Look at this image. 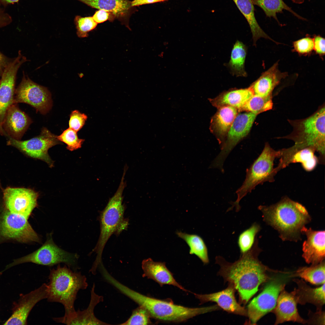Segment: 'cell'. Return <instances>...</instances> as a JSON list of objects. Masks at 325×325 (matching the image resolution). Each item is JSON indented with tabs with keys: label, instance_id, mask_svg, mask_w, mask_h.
<instances>
[{
	"label": "cell",
	"instance_id": "30bf717a",
	"mask_svg": "<svg viewBox=\"0 0 325 325\" xmlns=\"http://www.w3.org/2000/svg\"><path fill=\"white\" fill-rule=\"evenodd\" d=\"M62 144L47 128H42L40 134L30 139L21 141L9 137L7 144L16 147L27 156L46 162L50 168L54 162L48 153L49 148Z\"/></svg>",
	"mask_w": 325,
	"mask_h": 325
},
{
	"label": "cell",
	"instance_id": "603a6c76",
	"mask_svg": "<svg viewBox=\"0 0 325 325\" xmlns=\"http://www.w3.org/2000/svg\"><path fill=\"white\" fill-rule=\"evenodd\" d=\"M142 268L143 277L153 280L161 286L165 284L172 285L187 292L176 281L172 273L166 267L165 262H154L149 258L143 261Z\"/></svg>",
	"mask_w": 325,
	"mask_h": 325
},
{
	"label": "cell",
	"instance_id": "d590c367",
	"mask_svg": "<svg viewBox=\"0 0 325 325\" xmlns=\"http://www.w3.org/2000/svg\"><path fill=\"white\" fill-rule=\"evenodd\" d=\"M77 132L69 128L59 135H56V138L59 141L67 144V150L73 151L81 148L85 141L84 139L79 138Z\"/></svg>",
	"mask_w": 325,
	"mask_h": 325
},
{
	"label": "cell",
	"instance_id": "5b68a950",
	"mask_svg": "<svg viewBox=\"0 0 325 325\" xmlns=\"http://www.w3.org/2000/svg\"><path fill=\"white\" fill-rule=\"evenodd\" d=\"M116 288L120 292L145 308L151 317L166 322H181L200 314L218 310L217 305L190 308L174 304L172 301L160 300L146 296L118 283Z\"/></svg>",
	"mask_w": 325,
	"mask_h": 325
},
{
	"label": "cell",
	"instance_id": "ac0fdd59",
	"mask_svg": "<svg viewBox=\"0 0 325 325\" xmlns=\"http://www.w3.org/2000/svg\"><path fill=\"white\" fill-rule=\"evenodd\" d=\"M235 289L233 286L230 284L226 289L218 292L206 294L194 293V295L201 304L208 302H215L220 308L229 313L247 316V310L236 300Z\"/></svg>",
	"mask_w": 325,
	"mask_h": 325
},
{
	"label": "cell",
	"instance_id": "cb8c5ba5",
	"mask_svg": "<svg viewBox=\"0 0 325 325\" xmlns=\"http://www.w3.org/2000/svg\"><path fill=\"white\" fill-rule=\"evenodd\" d=\"M297 288L292 291L297 303L304 305L307 303L315 305L317 311H322L325 304V283L319 287L312 288L302 280L294 279Z\"/></svg>",
	"mask_w": 325,
	"mask_h": 325
},
{
	"label": "cell",
	"instance_id": "e0dca14e",
	"mask_svg": "<svg viewBox=\"0 0 325 325\" xmlns=\"http://www.w3.org/2000/svg\"><path fill=\"white\" fill-rule=\"evenodd\" d=\"M307 239L302 245V256L306 263L311 265L318 264L325 258V231H315L305 226L301 230Z\"/></svg>",
	"mask_w": 325,
	"mask_h": 325
},
{
	"label": "cell",
	"instance_id": "9a60e30c",
	"mask_svg": "<svg viewBox=\"0 0 325 325\" xmlns=\"http://www.w3.org/2000/svg\"><path fill=\"white\" fill-rule=\"evenodd\" d=\"M39 196L38 192L29 188L8 187L3 191L4 203L6 210L28 219L38 206Z\"/></svg>",
	"mask_w": 325,
	"mask_h": 325
},
{
	"label": "cell",
	"instance_id": "7c38bea8",
	"mask_svg": "<svg viewBox=\"0 0 325 325\" xmlns=\"http://www.w3.org/2000/svg\"><path fill=\"white\" fill-rule=\"evenodd\" d=\"M257 114L251 112L237 114L227 134L221 150L211 165L224 172V162L231 151L249 132Z\"/></svg>",
	"mask_w": 325,
	"mask_h": 325
},
{
	"label": "cell",
	"instance_id": "44dd1931",
	"mask_svg": "<svg viewBox=\"0 0 325 325\" xmlns=\"http://www.w3.org/2000/svg\"><path fill=\"white\" fill-rule=\"evenodd\" d=\"M32 122L29 117L13 104L7 111L2 127L9 137L19 140Z\"/></svg>",
	"mask_w": 325,
	"mask_h": 325
},
{
	"label": "cell",
	"instance_id": "7a4b0ae2",
	"mask_svg": "<svg viewBox=\"0 0 325 325\" xmlns=\"http://www.w3.org/2000/svg\"><path fill=\"white\" fill-rule=\"evenodd\" d=\"M263 221L276 230L284 241H298L301 230L311 220L306 208L287 197L269 206L260 205Z\"/></svg>",
	"mask_w": 325,
	"mask_h": 325
},
{
	"label": "cell",
	"instance_id": "ba28073f",
	"mask_svg": "<svg viewBox=\"0 0 325 325\" xmlns=\"http://www.w3.org/2000/svg\"><path fill=\"white\" fill-rule=\"evenodd\" d=\"M265 283L262 291L249 303L247 316L251 324H255L262 317L275 307L278 296L290 278L293 272L277 271Z\"/></svg>",
	"mask_w": 325,
	"mask_h": 325
},
{
	"label": "cell",
	"instance_id": "6da1fadb",
	"mask_svg": "<svg viewBox=\"0 0 325 325\" xmlns=\"http://www.w3.org/2000/svg\"><path fill=\"white\" fill-rule=\"evenodd\" d=\"M257 237L252 248L241 254L233 263L227 262L222 256L215 257V262L220 266L218 274L232 285L238 292L240 301L246 304L258 290L259 286L271 277L270 274L276 270L270 269L258 259L262 250L258 247Z\"/></svg>",
	"mask_w": 325,
	"mask_h": 325
},
{
	"label": "cell",
	"instance_id": "83f0119b",
	"mask_svg": "<svg viewBox=\"0 0 325 325\" xmlns=\"http://www.w3.org/2000/svg\"><path fill=\"white\" fill-rule=\"evenodd\" d=\"M238 109L228 106L219 107L213 118L212 126L219 137H224L227 134L238 114Z\"/></svg>",
	"mask_w": 325,
	"mask_h": 325
},
{
	"label": "cell",
	"instance_id": "8fae6325",
	"mask_svg": "<svg viewBox=\"0 0 325 325\" xmlns=\"http://www.w3.org/2000/svg\"><path fill=\"white\" fill-rule=\"evenodd\" d=\"M14 104L25 103L45 115L52 106L51 94L48 88L31 80L23 72L21 81L14 92Z\"/></svg>",
	"mask_w": 325,
	"mask_h": 325
},
{
	"label": "cell",
	"instance_id": "277c9868",
	"mask_svg": "<svg viewBox=\"0 0 325 325\" xmlns=\"http://www.w3.org/2000/svg\"><path fill=\"white\" fill-rule=\"evenodd\" d=\"M48 276L47 301L62 304L65 314L60 317L53 318L57 323L65 324L75 314L74 303L80 289L87 288L88 283L86 277L81 272L70 269L66 265L59 264L56 268L50 269Z\"/></svg>",
	"mask_w": 325,
	"mask_h": 325
},
{
	"label": "cell",
	"instance_id": "3957f363",
	"mask_svg": "<svg viewBox=\"0 0 325 325\" xmlns=\"http://www.w3.org/2000/svg\"><path fill=\"white\" fill-rule=\"evenodd\" d=\"M325 107H321L310 116L296 120H289L293 127L292 132L284 138L291 140L294 145L281 150L280 159L287 164L291 157L301 149L310 147L318 154L319 164L325 163Z\"/></svg>",
	"mask_w": 325,
	"mask_h": 325
},
{
	"label": "cell",
	"instance_id": "7402d4cb",
	"mask_svg": "<svg viewBox=\"0 0 325 325\" xmlns=\"http://www.w3.org/2000/svg\"><path fill=\"white\" fill-rule=\"evenodd\" d=\"M278 62L262 73L250 88L254 94L264 98L272 97V92L281 80L288 76L278 69Z\"/></svg>",
	"mask_w": 325,
	"mask_h": 325
},
{
	"label": "cell",
	"instance_id": "836d02e7",
	"mask_svg": "<svg viewBox=\"0 0 325 325\" xmlns=\"http://www.w3.org/2000/svg\"><path fill=\"white\" fill-rule=\"evenodd\" d=\"M261 229L260 225L255 222L240 234L237 243L241 254L247 252L252 248Z\"/></svg>",
	"mask_w": 325,
	"mask_h": 325
},
{
	"label": "cell",
	"instance_id": "8d00e7d4",
	"mask_svg": "<svg viewBox=\"0 0 325 325\" xmlns=\"http://www.w3.org/2000/svg\"><path fill=\"white\" fill-rule=\"evenodd\" d=\"M74 22L77 30V34L80 38H85L88 36V33L94 29L98 23L92 17H82L75 16Z\"/></svg>",
	"mask_w": 325,
	"mask_h": 325
},
{
	"label": "cell",
	"instance_id": "bcb514c9",
	"mask_svg": "<svg viewBox=\"0 0 325 325\" xmlns=\"http://www.w3.org/2000/svg\"><path fill=\"white\" fill-rule=\"evenodd\" d=\"M19 1V0H0V4L5 7L10 4L17 3Z\"/></svg>",
	"mask_w": 325,
	"mask_h": 325
},
{
	"label": "cell",
	"instance_id": "4316f807",
	"mask_svg": "<svg viewBox=\"0 0 325 325\" xmlns=\"http://www.w3.org/2000/svg\"><path fill=\"white\" fill-rule=\"evenodd\" d=\"M253 94L250 87L247 88L234 90L222 94L212 102L215 106L218 107L228 106L240 110Z\"/></svg>",
	"mask_w": 325,
	"mask_h": 325
},
{
	"label": "cell",
	"instance_id": "8992f818",
	"mask_svg": "<svg viewBox=\"0 0 325 325\" xmlns=\"http://www.w3.org/2000/svg\"><path fill=\"white\" fill-rule=\"evenodd\" d=\"M126 171H123L118 187L113 196L109 200L100 216V233L97 243L93 251L96 257L91 269L96 271L102 263V255L107 241L113 234L118 235L127 229L128 221L124 216L125 207L123 204L122 194L126 186L124 181Z\"/></svg>",
	"mask_w": 325,
	"mask_h": 325
},
{
	"label": "cell",
	"instance_id": "b9f144b4",
	"mask_svg": "<svg viewBox=\"0 0 325 325\" xmlns=\"http://www.w3.org/2000/svg\"><path fill=\"white\" fill-rule=\"evenodd\" d=\"M314 50L315 53L322 57L325 55V39L320 36H315L313 38Z\"/></svg>",
	"mask_w": 325,
	"mask_h": 325
},
{
	"label": "cell",
	"instance_id": "52a82bcc",
	"mask_svg": "<svg viewBox=\"0 0 325 325\" xmlns=\"http://www.w3.org/2000/svg\"><path fill=\"white\" fill-rule=\"evenodd\" d=\"M280 150H276L268 143H265L259 156L246 169L245 180L236 191L237 199L231 203L232 206L228 211L231 210L234 207L236 212L239 211L240 209V201L248 193L259 184L274 181V176L277 174L274 168V162L275 159L280 158Z\"/></svg>",
	"mask_w": 325,
	"mask_h": 325
},
{
	"label": "cell",
	"instance_id": "484cf974",
	"mask_svg": "<svg viewBox=\"0 0 325 325\" xmlns=\"http://www.w3.org/2000/svg\"><path fill=\"white\" fill-rule=\"evenodd\" d=\"M247 21L252 32L253 43L261 38L274 40L262 29L256 19L254 5L251 0H233Z\"/></svg>",
	"mask_w": 325,
	"mask_h": 325
},
{
	"label": "cell",
	"instance_id": "d4e9b609",
	"mask_svg": "<svg viewBox=\"0 0 325 325\" xmlns=\"http://www.w3.org/2000/svg\"><path fill=\"white\" fill-rule=\"evenodd\" d=\"M95 284L91 289L90 301L88 308L83 311H76L73 316L66 323L68 325H107L98 319L94 313L95 307L103 301V297L96 294L95 291Z\"/></svg>",
	"mask_w": 325,
	"mask_h": 325
},
{
	"label": "cell",
	"instance_id": "2e32d148",
	"mask_svg": "<svg viewBox=\"0 0 325 325\" xmlns=\"http://www.w3.org/2000/svg\"><path fill=\"white\" fill-rule=\"evenodd\" d=\"M48 285L43 283L37 289L22 295L14 304L12 314L4 325H26L28 317L32 309L39 302L47 299Z\"/></svg>",
	"mask_w": 325,
	"mask_h": 325
},
{
	"label": "cell",
	"instance_id": "d6986e66",
	"mask_svg": "<svg viewBox=\"0 0 325 325\" xmlns=\"http://www.w3.org/2000/svg\"><path fill=\"white\" fill-rule=\"evenodd\" d=\"M297 303L292 292H289L284 289L280 292L276 305L271 311L276 317L275 324L292 321L302 324L307 320L299 314L297 308Z\"/></svg>",
	"mask_w": 325,
	"mask_h": 325
},
{
	"label": "cell",
	"instance_id": "9c48e42d",
	"mask_svg": "<svg viewBox=\"0 0 325 325\" xmlns=\"http://www.w3.org/2000/svg\"><path fill=\"white\" fill-rule=\"evenodd\" d=\"M77 254L67 252L59 247L54 242L51 236L48 237L45 243L33 252L14 260L6 267L5 270L13 266L26 262L48 266L64 263L73 271H77Z\"/></svg>",
	"mask_w": 325,
	"mask_h": 325
},
{
	"label": "cell",
	"instance_id": "f6af8a7d",
	"mask_svg": "<svg viewBox=\"0 0 325 325\" xmlns=\"http://www.w3.org/2000/svg\"><path fill=\"white\" fill-rule=\"evenodd\" d=\"M166 0H134L132 2V5L133 7L149 4L153 3L165 1Z\"/></svg>",
	"mask_w": 325,
	"mask_h": 325
},
{
	"label": "cell",
	"instance_id": "60d3db41",
	"mask_svg": "<svg viewBox=\"0 0 325 325\" xmlns=\"http://www.w3.org/2000/svg\"><path fill=\"white\" fill-rule=\"evenodd\" d=\"M95 21L98 23H101L107 20L113 21L115 18L110 12L102 9L96 11L92 17Z\"/></svg>",
	"mask_w": 325,
	"mask_h": 325
},
{
	"label": "cell",
	"instance_id": "ffe728a7",
	"mask_svg": "<svg viewBox=\"0 0 325 325\" xmlns=\"http://www.w3.org/2000/svg\"><path fill=\"white\" fill-rule=\"evenodd\" d=\"M93 8L105 10L113 14L116 19L129 29V22L135 8L128 0H77Z\"/></svg>",
	"mask_w": 325,
	"mask_h": 325
},
{
	"label": "cell",
	"instance_id": "7bdbcfd3",
	"mask_svg": "<svg viewBox=\"0 0 325 325\" xmlns=\"http://www.w3.org/2000/svg\"><path fill=\"white\" fill-rule=\"evenodd\" d=\"M0 4V28L6 26L12 22L11 16L1 7Z\"/></svg>",
	"mask_w": 325,
	"mask_h": 325
},
{
	"label": "cell",
	"instance_id": "5bb4252c",
	"mask_svg": "<svg viewBox=\"0 0 325 325\" xmlns=\"http://www.w3.org/2000/svg\"><path fill=\"white\" fill-rule=\"evenodd\" d=\"M27 60L19 51L4 69L0 80V133H5L2 127L7 111L14 104V88L17 74L21 66Z\"/></svg>",
	"mask_w": 325,
	"mask_h": 325
},
{
	"label": "cell",
	"instance_id": "f35d334b",
	"mask_svg": "<svg viewBox=\"0 0 325 325\" xmlns=\"http://www.w3.org/2000/svg\"><path fill=\"white\" fill-rule=\"evenodd\" d=\"M293 46L294 51L300 55H308L314 50L313 39L307 36L293 42Z\"/></svg>",
	"mask_w": 325,
	"mask_h": 325
},
{
	"label": "cell",
	"instance_id": "7dc6e473",
	"mask_svg": "<svg viewBox=\"0 0 325 325\" xmlns=\"http://www.w3.org/2000/svg\"><path fill=\"white\" fill-rule=\"evenodd\" d=\"M294 3L297 4H301L304 2L305 0H291Z\"/></svg>",
	"mask_w": 325,
	"mask_h": 325
},
{
	"label": "cell",
	"instance_id": "74e56055",
	"mask_svg": "<svg viewBox=\"0 0 325 325\" xmlns=\"http://www.w3.org/2000/svg\"><path fill=\"white\" fill-rule=\"evenodd\" d=\"M150 316L147 310L139 306L132 311L130 317L121 325H147L152 323Z\"/></svg>",
	"mask_w": 325,
	"mask_h": 325
},
{
	"label": "cell",
	"instance_id": "ab89813d",
	"mask_svg": "<svg viewBox=\"0 0 325 325\" xmlns=\"http://www.w3.org/2000/svg\"><path fill=\"white\" fill-rule=\"evenodd\" d=\"M87 118L86 115L78 110L72 111L70 116L69 128L77 132L84 126Z\"/></svg>",
	"mask_w": 325,
	"mask_h": 325
},
{
	"label": "cell",
	"instance_id": "1f68e13d",
	"mask_svg": "<svg viewBox=\"0 0 325 325\" xmlns=\"http://www.w3.org/2000/svg\"><path fill=\"white\" fill-rule=\"evenodd\" d=\"M293 275L294 277H300L313 284H322L325 283L324 261L309 267H300L293 272Z\"/></svg>",
	"mask_w": 325,
	"mask_h": 325
},
{
	"label": "cell",
	"instance_id": "4dcf8cb0",
	"mask_svg": "<svg viewBox=\"0 0 325 325\" xmlns=\"http://www.w3.org/2000/svg\"><path fill=\"white\" fill-rule=\"evenodd\" d=\"M246 54L245 45L241 42L237 41L232 49L228 64L233 74L237 76H246L244 65Z\"/></svg>",
	"mask_w": 325,
	"mask_h": 325
},
{
	"label": "cell",
	"instance_id": "d6a6232c",
	"mask_svg": "<svg viewBox=\"0 0 325 325\" xmlns=\"http://www.w3.org/2000/svg\"><path fill=\"white\" fill-rule=\"evenodd\" d=\"M315 150L311 148L307 147L299 150L292 155L288 162L291 163H300L306 171L310 172L314 169L319 161L318 157L315 154Z\"/></svg>",
	"mask_w": 325,
	"mask_h": 325
},
{
	"label": "cell",
	"instance_id": "e575fe53",
	"mask_svg": "<svg viewBox=\"0 0 325 325\" xmlns=\"http://www.w3.org/2000/svg\"><path fill=\"white\" fill-rule=\"evenodd\" d=\"M273 106L272 97L264 98L254 94L240 110L257 115L271 110Z\"/></svg>",
	"mask_w": 325,
	"mask_h": 325
},
{
	"label": "cell",
	"instance_id": "ee69618b",
	"mask_svg": "<svg viewBox=\"0 0 325 325\" xmlns=\"http://www.w3.org/2000/svg\"><path fill=\"white\" fill-rule=\"evenodd\" d=\"M13 59L8 58L0 51V76L7 65Z\"/></svg>",
	"mask_w": 325,
	"mask_h": 325
},
{
	"label": "cell",
	"instance_id": "f546056e",
	"mask_svg": "<svg viewBox=\"0 0 325 325\" xmlns=\"http://www.w3.org/2000/svg\"><path fill=\"white\" fill-rule=\"evenodd\" d=\"M253 5L261 8L267 17H273L280 24L277 14L281 13L283 10H287L298 18L303 20L306 19L302 17L289 7L283 0H251Z\"/></svg>",
	"mask_w": 325,
	"mask_h": 325
},
{
	"label": "cell",
	"instance_id": "4fadbf2b",
	"mask_svg": "<svg viewBox=\"0 0 325 325\" xmlns=\"http://www.w3.org/2000/svg\"><path fill=\"white\" fill-rule=\"evenodd\" d=\"M27 220L24 216L6 210L0 216V235L22 243L39 242V237Z\"/></svg>",
	"mask_w": 325,
	"mask_h": 325
},
{
	"label": "cell",
	"instance_id": "f1b7e54d",
	"mask_svg": "<svg viewBox=\"0 0 325 325\" xmlns=\"http://www.w3.org/2000/svg\"><path fill=\"white\" fill-rule=\"evenodd\" d=\"M176 234L188 245L190 254H195L204 264L209 263L207 248L203 240L200 236L196 234H189L181 231H177Z\"/></svg>",
	"mask_w": 325,
	"mask_h": 325
}]
</instances>
